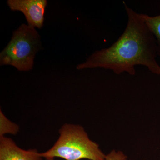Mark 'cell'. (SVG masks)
Returning a JSON list of instances; mask_svg holds the SVG:
<instances>
[{
  "label": "cell",
  "mask_w": 160,
  "mask_h": 160,
  "mask_svg": "<svg viewBox=\"0 0 160 160\" xmlns=\"http://www.w3.org/2000/svg\"><path fill=\"white\" fill-rule=\"evenodd\" d=\"M124 3L128 22L122 34L111 46L95 52L85 62L78 65V70L103 68L116 74L126 72L134 75L136 66H143L152 73L160 75L155 38L141 13Z\"/></svg>",
  "instance_id": "6da1fadb"
},
{
  "label": "cell",
  "mask_w": 160,
  "mask_h": 160,
  "mask_svg": "<svg viewBox=\"0 0 160 160\" xmlns=\"http://www.w3.org/2000/svg\"><path fill=\"white\" fill-rule=\"evenodd\" d=\"M59 138L51 149L40 153L42 158H60L66 160H105L106 155L98 145L89 138L82 126L65 124Z\"/></svg>",
  "instance_id": "7a4b0ae2"
},
{
  "label": "cell",
  "mask_w": 160,
  "mask_h": 160,
  "mask_svg": "<svg viewBox=\"0 0 160 160\" xmlns=\"http://www.w3.org/2000/svg\"><path fill=\"white\" fill-rule=\"evenodd\" d=\"M41 37L33 27L22 24L0 53V65H11L19 71L32 69L36 53L42 48Z\"/></svg>",
  "instance_id": "3957f363"
},
{
  "label": "cell",
  "mask_w": 160,
  "mask_h": 160,
  "mask_svg": "<svg viewBox=\"0 0 160 160\" xmlns=\"http://www.w3.org/2000/svg\"><path fill=\"white\" fill-rule=\"evenodd\" d=\"M7 4L12 11L22 12L28 25L41 29L43 26L46 0H8Z\"/></svg>",
  "instance_id": "277c9868"
},
{
  "label": "cell",
  "mask_w": 160,
  "mask_h": 160,
  "mask_svg": "<svg viewBox=\"0 0 160 160\" xmlns=\"http://www.w3.org/2000/svg\"><path fill=\"white\" fill-rule=\"evenodd\" d=\"M42 158L37 149L24 150L11 138L0 137V160H42Z\"/></svg>",
  "instance_id": "5b68a950"
},
{
  "label": "cell",
  "mask_w": 160,
  "mask_h": 160,
  "mask_svg": "<svg viewBox=\"0 0 160 160\" xmlns=\"http://www.w3.org/2000/svg\"><path fill=\"white\" fill-rule=\"evenodd\" d=\"M141 16L155 38L157 45L158 55L160 56V15L152 17L141 13Z\"/></svg>",
  "instance_id": "8992f818"
},
{
  "label": "cell",
  "mask_w": 160,
  "mask_h": 160,
  "mask_svg": "<svg viewBox=\"0 0 160 160\" xmlns=\"http://www.w3.org/2000/svg\"><path fill=\"white\" fill-rule=\"evenodd\" d=\"M0 137L4 136V135L6 133L16 134L18 131V126L8 120L1 110L0 111Z\"/></svg>",
  "instance_id": "52a82bcc"
},
{
  "label": "cell",
  "mask_w": 160,
  "mask_h": 160,
  "mask_svg": "<svg viewBox=\"0 0 160 160\" xmlns=\"http://www.w3.org/2000/svg\"><path fill=\"white\" fill-rule=\"evenodd\" d=\"M127 156L122 152L112 150L106 155L105 160H127Z\"/></svg>",
  "instance_id": "ba28073f"
},
{
  "label": "cell",
  "mask_w": 160,
  "mask_h": 160,
  "mask_svg": "<svg viewBox=\"0 0 160 160\" xmlns=\"http://www.w3.org/2000/svg\"><path fill=\"white\" fill-rule=\"evenodd\" d=\"M46 160H55L54 158H46Z\"/></svg>",
  "instance_id": "9c48e42d"
}]
</instances>
